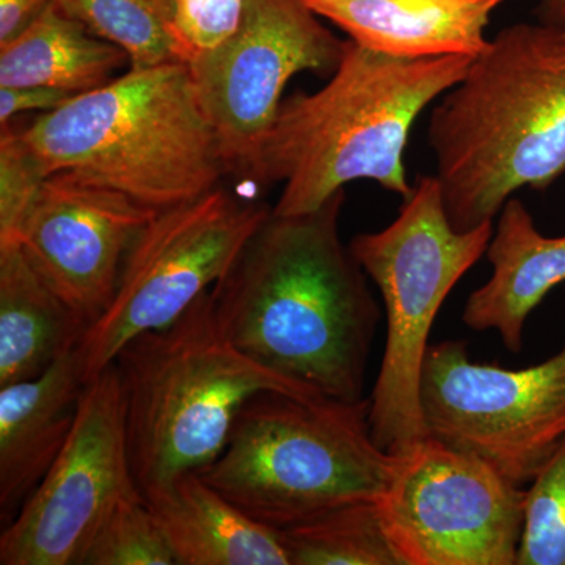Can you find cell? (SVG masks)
<instances>
[{"mask_svg":"<svg viewBox=\"0 0 565 565\" xmlns=\"http://www.w3.org/2000/svg\"><path fill=\"white\" fill-rule=\"evenodd\" d=\"M147 503L177 565H289L278 531L245 514L199 471Z\"/></svg>","mask_w":565,"mask_h":565,"instance_id":"17","label":"cell"},{"mask_svg":"<svg viewBox=\"0 0 565 565\" xmlns=\"http://www.w3.org/2000/svg\"><path fill=\"white\" fill-rule=\"evenodd\" d=\"M486 256L492 277L470 294L462 321L475 332L493 330L509 352L519 353L527 318L565 282V234L545 236L516 196L497 215Z\"/></svg>","mask_w":565,"mask_h":565,"instance_id":"16","label":"cell"},{"mask_svg":"<svg viewBox=\"0 0 565 565\" xmlns=\"http://www.w3.org/2000/svg\"><path fill=\"white\" fill-rule=\"evenodd\" d=\"M87 381L73 351L31 381L0 386V520L13 522L68 444Z\"/></svg>","mask_w":565,"mask_h":565,"instance_id":"14","label":"cell"},{"mask_svg":"<svg viewBox=\"0 0 565 565\" xmlns=\"http://www.w3.org/2000/svg\"><path fill=\"white\" fill-rule=\"evenodd\" d=\"M345 192L305 214L270 211L211 289L241 352L316 392L359 404L381 322L370 277L341 239Z\"/></svg>","mask_w":565,"mask_h":565,"instance_id":"1","label":"cell"},{"mask_svg":"<svg viewBox=\"0 0 565 565\" xmlns=\"http://www.w3.org/2000/svg\"><path fill=\"white\" fill-rule=\"evenodd\" d=\"M82 565H177V561L151 505L143 497H134L107 516Z\"/></svg>","mask_w":565,"mask_h":565,"instance_id":"23","label":"cell"},{"mask_svg":"<svg viewBox=\"0 0 565 565\" xmlns=\"http://www.w3.org/2000/svg\"><path fill=\"white\" fill-rule=\"evenodd\" d=\"M345 46L302 0H245L236 31L192 55L193 88L228 174L248 181L288 82L302 71L332 76Z\"/></svg>","mask_w":565,"mask_h":565,"instance_id":"11","label":"cell"},{"mask_svg":"<svg viewBox=\"0 0 565 565\" xmlns=\"http://www.w3.org/2000/svg\"><path fill=\"white\" fill-rule=\"evenodd\" d=\"M73 93L50 87H0V122L29 110L51 111L74 98Z\"/></svg>","mask_w":565,"mask_h":565,"instance_id":"26","label":"cell"},{"mask_svg":"<svg viewBox=\"0 0 565 565\" xmlns=\"http://www.w3.org/2000/svg\"><path fill=\"white\" fill-rule=\"evenodd\" d=\"M419 404L427 435L527 487L565 440V343L522 370L471 362L463 341L429 345Z\"/></svg>","mask_w":565,"mask_h":565,"instance_id":"10","label":"cell"},{"mask_svg":"<svg viewBox=\"0 0 565 565\" xmlns=\"http://www.w3.org/2000/svg\"><path fill=\"white\" fill-rule=\"evenodd\" d=\"M525 500L526 487L427 435L375 503L399 565H516Z\"/></svg>","mask_w":565,"mask_h":565,"instance_id":"9","label":"cell"},{"mask_svg":"<svg viewBox=\"0 0 565 565\" xmlns=\"http://www.w3.org/2000/svg\"><path fill=\"white\" fill-rule=\"evenodd\" d=\"M54 0H0V46L20 35Z\"/></svg>","mask_w":565,"mask_h":565,"instance_id":"27","label":"cell"},{"mask_svg":"<svg viewBox=\"0 0 565 565\" xmlns=\"http://www.w3.org/2000/svg\"><path fill=\"white\" fill-rule=\"evenodd\" d=\"M492 234L493 222L456 230L440 181L423 174L388 226L356 234L349 244L385 308V351L367 397V424L375 445L388 455H404L427 437L419 384L430 332L457 282L486 255Z\"/></svg>","mask_w":565,"mask_h":565,"instance_id":"7","label":"cell"},{"mask_svg":"<svg viewBox=\"0 0 565 565\" xmlns=\"http://www.w3.org/2000/svg\"><path fill=\"white\" fill-rule=\"evenodd\" d=\"M429 147L449 222H493L522 189L546 191L565 173V29L508 25L462 79L437 99Z\"/></svg>","mask_w":565,"mask_h":565,"instance_id":"2","label":"cell"},{"mask_svg":"<svg viewBox=\"0 0 565 565\" xmlns=\"http://www.w3.org/2000/svg\"><path fill=\"white\" fill-rule=\"evenodd\" d=\"M25 258L0 245V386L31 381L79 348L88 330Z\"/></svg>","mask_w":565,"mask_h":565,"instance_id":"18","label":"cell"},{"mask_svg":"<svg viewBox=\"0 0 565 565\" xmlns=\"http://www.w3.org/2000/svg\"><path fill=\"white\" fill-rule=\"evenodd\" d=\"M516 565H565V440L526 487Z\"/></svg>","mask_w":565,"mask_h":565,"instance_id":"22","label":"cell"},{"mask_svg":"<svg viewBox=\"0 0 565 565\" xmlns=\"http://www.w3.org/2000/svg\"><path fill=\"white\" fill-rule=\"evenodd\" d=\"M126 63L125 51L93 35L52 2L0 46V87H50L82 95L109 84Z\"/></svg>","mask_w":565,"mask_h":565,"instance_id":"19","label":"cell"},{"mask_svg":"<svg viewBox=\"0 0 565 565\" xmlns=\"http://www.w3.org/2000/svg\"><path fill=\"white\" fill-rule=\"evenodd\" d=\"M125 403L134 479L154 500L221 455L234 419L253 396H327L241 352L223 334L211 291L162 329L129 341L114 360Z\"/></svg>","mask_w":565,"mask_h":565,"instance_id":"5","label":"cell"},{"mask_svg":"<svg viewBox=\"0 0 565 565\" xmlns=\"http://www.w3.org/2000/svg\"><path fill=\"white\" fill-rule=\"evenodd\" d=\"M46 170L22 129L0 134V245L20 243L22 226L43 191Z\"/></svg>","mask_w":565,"mask_h":565,"instance_id":"24","label":"cell"},{"mask_svg":"<svg viewBox=\"0 0 565 565\" xmlns=\"http://www.w3.org/2000/svg\"><path fill=\"white\" fill-rule=\"evenodd\" d=\"M270 211L221 185L159 211L137 234L109 307L77 348L85 381L103 373L134 338L169 326L211 291Z\"/></svg>","mask_w":565,"mask_h":565,"instance_id":"8","label":"cell"},{"mask_svg":"<svg viewBox=\"0 0 565 565\" xmlns=\"http://www.w3.org/2000/svg\"><path fill=\"white\" fill-rule=\"evenodd\" d=\"M88 32L126 52L131 70L188 63L192 52L177 29L174 0H54Z\"/></svg>","mask_w":565,"mask_h":565,"instance_id":"20","label":"cell"},{"mask_svg":"<svg viewBox=\"0 0 565 565\" xmlns=\"http://www.w3.org/2000/svg\"><path fill=\"white\" fill-rule=\"evenodd\" d=\"M22 134L47 177L71 174L154 211L200 199L228 174L188 63L129 70Z\"/></svg>","mask_w":565,"mask_h":565,"instance_id":"4","label":"cell"},{"mask_svg":"<svg viewBox=\"0 0 565 565\" xmlns=\"http://www.w3.org/2000/svg\"><path fill=\"white\" fill-rule=\"evenodd\" d=\"M367 399L253 396L221 455L199 470L256 522L280 531L356 501L377 500L399 456L371 437Z\"/></svg>","mask_w":565,"mask_h":565,"instance_id":"6","label":"cell"},{"mask_svg":"<svg viewBox=\"0 0 565 565\" xmlns=\"http://www.w3.org/2000/svg\"><path fill=\"white\" fill-rule=\"evenodd\" d=\"M177 29L192 55L228 39L237 25L245 0H174Z\"/></svg>","mask_w":565,"mask_h":565,"instance_id":"25","label":"cell"},{"mask_svg":"<svg viewBox=\"0 0 565 565\" xmlns=\"http://www.w3.org/2000/svg\"><path fill=\"white\" fill-rule=\"evenodd\" d=\"M141 497L114 363L87 382L79 415L51 470L0 535L2 565H82L118 504Z\"/></svg>","mask_w":565,"mask_h":565,"instance_id":"12","label":"cell"},{"mask_svg":"<svg viewBox=\"0 0 565 565\" xmlns=\"http://www.w3.org/2000/svg\"><path fill=\"white\" fill-rule=\"evenodd\" d=\"M539 21L565 29V0H541L537 7Z\"/></svg>","mask_w":565,"mask_h":565,"instance_id":"28","label":"cell"},{"mask_svg":"<svg viewBox=\"0 0 565 565\" xmlns=\"http://www.w3.org/2000/svg\"><path fill=\"white\" fill-rule=\"evenodd\" d=\"M348 35V40L390 57H478L486 31L505 0H302Z\"/></svg>","mask_w":565,"mask_h":565,"instance_id":"15","label":"cell"},{"mask_svg":"<svg viewBox=\"0 0 565 565\" xmlns=\"http://www.w3.org/2000/svg\"><path fill=\"white\" fill-rule=\"evenodd\" d=\"M473 58L390 57L348 40L330 81L282 99L248 181L282 184L274 214L321 207L353 181H374L407 199L404 166L416 118L462 79Z\"/></svg>","mask_w":565,"mask_h":565,"instance_id":"3","label":"cell"},{"mask_svg":"<svg viewBox=\"0 0 565 565\" xmlns=\"http://www.w3.org/2000/svg\"><path fill=\"white\" fill-rule=\"evenodd\" d=\"M278 534L289 565H399L375 500L340 505Z\"/></svg>","mask_w":565,"mask_h":565,"instance_id":"21","label":"cell"},{"mask_svg":"<svg viewBox=\"0 0 565 565\" xmlns=\"http://www.w3.org/2000/svg\"><path fill=\"white\" fill-rule=\"evenodd\" d=\"M158 212L54 173L22 226L20 245L40 277L92 326L109 307L126 253Z\"/></svg>","mask_w":565,"mask_h":565,"instance_id":"13","label":"cell"}]
</instances>
